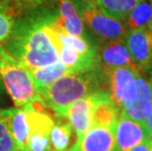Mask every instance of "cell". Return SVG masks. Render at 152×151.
Instances as JSON below:
<instances>
[{
	"instance_id": "1",
	"label": "cell",
	"mask_w": 152,
	"mask_h": 151,
	"mask_svg": "<svg viewBox=\"0 0 152 151\" xmlns=\"http://www.w3.org/2000/svg\"><path fill=\"white\" fill-rule=\"evenodd\" d=\"M57 15L58 10L44 9L15 20L3 42L8 52L30 71L59 60L58 44L51 28Z\"/></svg>"
},
{
	"instance_id": "2",
	"label": "cell",
	"mask_w": 152,
	"mask_h": 151,
	"mask_svg": "<svg viewBox=\"0 0 152 151\" xmlns=\"http://www.w3.org/2000/svg\"><path fill=\"white\" fill-rule=\"evenodd\" d=\"M104 85V72L100 66L86 72L68 74L53 82L40 93L41 105L59 116L71 103L99 89H105Z\"/></svg>"
},
{
	"instance_id": "3",
	"label": "cell",
	"mask_w": 152,
	"mask_h": 151,
	"mask_svg": "<svg viewBox=\"0 0 152 151\" xmlns=\"http://www.w3.org/2000/svg\"><path fill=\"white\" fill-rule=\"evenodd\" d=\"M0 80L16 107L28 103H40L41 97L35 90L31 71L10 54L0 42Z\"/></svg>"
},
{
	"instance_id": "4",
	"label": "cell",
	"mask_w": 152,
	"mask_h": 151,
	"mask_svg": "<svg viewBox=\"0 0 152 151\" xmlns=\"http://www.w3.org/2000/svg\"><path fill=\"white\" fill-rule=\"evenodd\" d=\"M82 20L86 27L102 42L123 40L128 33L125 23L103 13L94 0H73Z\"/></svg>"
},
{
	"instance_id": "5",
	"label": "cell",
	"mask_w": 152,
	"mask_h": 151,
	"mask_svg": "<svg viewBox=\"0 0 152 151\" xmlns=\"http://www.w3.org/2000/svg\"><path fill=\"white\" fill-rule=\"evenodd\" d=\"M105 85L111 101L118 108L128 107L137 95V77L140 72L131 67L103 71Z\"/></svg>"
},
{
	"instance_id": "6",
	"label": "cell",
	"mask_w": 152,
	"mask_h": 151,
	"mask_svg": "<svg viewBox=\"0 0 152 151\" xmlns=\"http://www.w3.org/2000/svg\"><path fill=\"white\" fill-rule=\"evenodd\" d=\"M27 115L28 136L27 143L21 151H53L50 141V131L54 120L46 112L28 103L23 106Z\"/></svg>"
},
{
	"instance_id": "7",
	"label": "cell",
	"mask_w": 152,
	"mask_h": 151,
	"mask_svg": "<svg viewBox=\"0 0 152 151\" xmlns=\"http://www.w3.org/2000/svg\"><path fill=\"white\" fill-rule=\"evenodd\" d=\"M105 89L90 93L89 95L79 99L64 109L59 117H64L69 122L72 127L74 133L76 134V139L89 130L92 126L93 110L97 101L99 100L102 92Z\"/></svg>"
},
{
	"instance_id": "8",
	"label": "cell",
	"mask_w": 152,
	"mask_h": 151,
	"mask_svg": "<svg viewBox=\"0 0 152 151\" xmlns=\"http://www.w3.org/2000/svg\"><path fill=\"white\" fill-rule=\"evenodd\" d=\"M123 41L135 69L145 74L152 66V34L148 27L128 31Z\"/></svg>"
},
{
	"instance_id": "9",
	"label": "cell",
	"mask_w": 152,
	"mask_h": 151,
	"mask_svg": "<svg viewBox=\"0 0 152 151\" xmlns=\"http://www.w3.org/2000/svg\"><path fill=\"white\" fill-rule=\"evenodd\" d=\"M70 151H119L115 127L92 125L83 136L77 137Z\"/></svg>"
},
{
	"instance_id": "10",
	"label": "cell",
	"mask_w": 152,
	"mask_h": 151,
	"mask_svg": "<svg viewBox=\"0 0 152 151\" xmlns=\"http://www.w3.org/2000/svg\"><path fill=\"white\" fill-rule=\"evenodd\" d=\"M115 137L119 151H130L140 143L151 142L142 124L129 117L122 110L115 125Z\"/></svg>"
},
{
	"instance_id": "11",
	"label": "cell",
	"mask_w": 152,
	"mask_h": 151,
	"mask_svg": "<svg viewBox=\"0 0 152 151\" xmlns=\"http://www.w3.org/2000/svg\"><path fill=\"white\" fill-rule=\"evenodd\" d=\"M99 65L103 71H110L122 67H135L132 63L130 52L123 40L102 42L97 49Z\"/></svg>"
},
{
	"instance_id": "12",
	"label": "cell",
	"mask_w": 152,
	"mask_h": 151,
	"mask_svg": "<svg viewBox=\"0 0 152 151\" xmlns=\"http://www.w3.org/2000/svg\"><path fill=\"white\" fill-rule=\"evenodd\" d=\"M152 103V83L144 74H140L137 77V95L132 103L124 109L129 117L134 120L143 123Z\"/></svg>"
},
{
	"instance_id": "13",
	"label": "cell",
	"mask_w": 152,
	"mask_h": 151,
	"mask_svg": "<svg viewBox=\"0 0 152 151\" xmlns=\"http://www.w3.org/2000/svg\"><path fill=\"white\" fill-rule=\"evenodd\" d=\"M58 16L56 22L67 34L86 37L85 24L73 0H57Z\"/></svg>"
},
{
	"instance_id": "14",
	"label": "cell",
	"mask_w": 152,
	"mask_h": 151,
	"mask_svg": "<svg viewBox=\"0 0 152 151\" xmlns=\"http://www.w3.org/2000/svg\"><path fill=\"white\" fill-rule=\"evenodd\" d=\"M71 73L72 72L59 60L55 63L31 70L34 88L38 94H40L48 85L56 80Z\"/></svg>"
},
{
	"instance_id": "15",
	"label": "cell",
	"mask_w": 152,
	"mask_h": 151,
	"mask_svg": "<svg viewBox=\"0 0 152 151\" xmlns=\"http://www.w3.org/2000/svg\"><path fill=\"white\" fill-rule=\"evenodd\" d=\"M8 124L13 139H14L19 151H21L27 143L28 136V126L25 108H9Z\"/></svg>"
},
{
	"instance_id": "16",
	"label": "cell",
	"mask_w": 152,
	"mask_h": 151,
	"mask_svg": "<svg viewBox=\"0 0 152 151\" xmlns=\"http://www.w3.org/2000/svg\"><path fill=\"white\" fill-rule=\"evenodd\" d=\"M57 117L58 120L54 121L53 127L50 131L52 149L53 151H68L72 147L73 136L75 133L66 118Z\"/></svg>"
},
{
	"instance_id": "17",
	"label": "cell",
	"mask_w": 152,
	"mask_h": 151,
	"mask_svg": "<svg viewBox=\"0 0 152 151\" xmlns=\"http://www.w3.org/2000/svg\"><path fill=\"white\" fill-rule=\"evenodd\" d=\"M141 0H94L97 7L106 15L124 23L130 12Z\"/></svg>"
},
{
	"instance_id": "18",
	"label": "cell",
	"mask_w": 152,
	"mask_h": 151,
	"mask_svg": "<svg viewBox=\"0 0 152 151\" xmlns=\"http://www.w3.org/2000/svg\"><path fill=\"white\" fill-rule=\"evenodd\" d=\"M152 19V0H141L130 12L125 25L128 31L147 28Z\"/></svg>"
},
{
	"instance_id": "19",
	"label": "cell",
	"mask_w": 152,
	"mask_h": 151,
	"mask_svg": "<svg viewBox=\"0 0 152 151\" xmlns=\"http://www.w3.org/2000/svg\"><path fill=\"white\" fill-rule=\"evenodd\" d=\"M9 108L0 109V151H19L8 124Z\"/></svg>"
},
{
	"instance_id": "20",
	"label": "cell",
	"mask_w": 152,
	"mask_h": 151,
	"mask_svg": "<svg viewBox=\"0 0 152 151\" xmlns=\"http://www.w3.org/2000/svg\"><path fill=\"white\" fill-rule=\"evenodd\" d=\"M14 14V9L0 2V42H4L11 33L15 22Z\"/></svg>"
},
{
	"instance_id": "21",
	"label": "cell",
	"mask_w": 152,
	"mask_h": 151,
	"mask_svg": "<svg viewBox=\"0 0 152 151\" xmlns=\"http://www.w3.org/2000/svg\"><path fill=\"white\" fill-rule=\"evenodd\" d=\"M142 126H143L145 131H146L148 136H149L150 139L152 140V103H151L150 110L148 112L147 116L145 118V120L143 121V123H142Z\"/></svg>"
},
{
	"instance_id": "22",
	"label": "cell",
	"mask_w": 152,
	"mask_h": 151,
	"mask_svg": "<svg viewBox=\"0 0 152 151\" xmlns=\"http://www.w3.org/2000/svg\"><path fill=\"white\" fill-rule=\"evenodd\" d=\"M150 145L151 142H143L132 147L130 151H150Z\"/></svg>"
},
{
	"instance_id": "23",
	"label": "cell",
	"mask_w": 152,
	"mask_h": 151,
	"mask_svg": "<svg viewBox=\"0 0 152 151\" xmlns=\"http://www.w3.org/2000/svg\"><path fill=\"white\" fill-rule=\"evenodd\" d=\"M23 1H25V0H0V2L4 3V4H7L8 6H10V7L13 8V9H14L13 6L20 4V3L23 2Z\"/></svg>"
},
{
	"instance_id": "24",
	"label": "cell",
	"mask_w": 152,
	"mask_h": 151,
	"mask_svg": "<svg viewBox=\"0 0 152 151\" xmlns=\"http://www.w3.org/2000/svg\"><path fill=\"white\" fill-rule=\"evenodd\" d=\"M45 1H47V0H25V2H28L31 5H40Z\"/></svg>"
},
{
	"instance_id": "25",
	"label": "cell",
	"mask_w": 152,
	"mask_h": 151,
	"mask_svg": "<svg viewBox=\"0 0 152 151\" xmlns=\"http://www.w3.org/2000/svg\"><path fill=\"white\" fill-rule=\"evenodd\" d=\"M6 93H7V92H6L5 88H4V85H3L1 80H0V101H1L3 98H4V96H5Z\"/></svg>"
},
{
	"instance_id": "26",
	"label": "cell",
	"mask_w": 152,
	"mask_h": 151,
	"mask_svg": "<svg viewBox=\"0 0 152 151\" xmlns=\"http://www.w3.org/2000/svg\"><path fill=\"white\" fill-rule=\"evenodd\" d=\"M144 75L147 77L148 80H149V81L151 82V83H152V66L149 68V70H148L147 72L144 74Z\"/></svg>"
},
{
	"instance_id": "27",
	"label": "cell",
	"mask_w": 152,
	"mask_h": 151,
	"mask_svg": "<svg viewBox=\"0 0 152 151\" xmlns=\"http://www.w3.org/2000/svg\"><path fill=\"white\" fill-rule=\"evenodd\" d=\"M148 28H149L150 33H151V34H152V19H151V22H150V24H149V26H148Z\"/></svg>"
},
{
	"instance_id": "28",
	"label": "cell",
	"mask_w": 152,
	"mask_h": 151,
	"mask_svg": "<svg viewBox=\"0 0 152 151\" xmlns=\"http://www.w3.org/2000/svg\"><path fill=\"white\" fill-rule=\"evenodd\" d=\"M150 151H152V140H151V145H150Z\"/></svg>"
},
{
	"instance_id": "29",
	"label": "cell",
	"mask_w": 152,
	"mask_h": 151,
	"mask_svg": "<svg viewBox=\"0 0 152 151\" xmlns=\"http://www.w3.org/2000/svg\"><path fill=\"white\" fill-rule=\"evenodd\" d=\"M68 151H70V150H68Z\"/></svg>"
}]
</instances>
